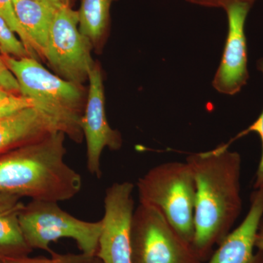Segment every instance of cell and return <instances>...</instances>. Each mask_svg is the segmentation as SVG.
Segmentation results:
<instances>
[{"label": "cell", "mask_w": 263, "mask_h": 263, "mask_svg": "<svg viewBox=\"0 0 263 263\" xmlns=\"http://www.w3.org/2000/svg\"><path fill=\"white\" fill-rule=\"evenodd\" d=\"M0 16L4 18L12 30L15 34H18L21 41L24 43V46L28 50L33 58L36 59L37 54L33 48L30 39L24 31L23 27L19 23L16 15H15L14 7H13V0H0Z\"/></svg>", "instance_id": "obj_17"}, {"label": "cell", "mask_w": 263, "mask_h": 263, "mask_svg": "<svg viewBox=\"0 0 263 263\" xmlns=\"http://www.w3.org/2000/svg\"><path fill=\"white\" fill-rule=\"evenodd\" d=\"M255 247L263 252V217L259 222L255 238Z\"/></svg>", "instance_id": "obj_24"}, {"label": "cell", "mask_w": 263, "mask_h": 263, "mask_svg": "<svg viewBox=\"0 0 263 263\" xmlns=\"http://www.w3.org/2000/svg\"><path fill=\"white\" fill-rule=\"evenodd\" d=\"M233 1L242 2V3H248V4L252 5L254 4V2H255L256 0H231L230 2Z\"/></svg>", "instance_id": "obj_27"}, {"label": "cell", "mask_w": 263, "mask_h": 263, "mask_svg": "<svg viewBox=\"0 0 263 263\" xmlns=\"http://www.w3.org/2000/svg\"><path fill=\"white\" fill-rule=\"evenodd\" d=\"M194 4L202 6L215 7V8H224L229 4L231 0H186Z\"/></svg>", "instance_id": "obj_22"}, {"label": "cell", "mask_w": 263, "mask_h": 263, "mask_svg": "<svg viewBox=\"0 0 263 263\" xmlns=\"http://www.w3.org/2000/svg\"><path fill=\"white\" fill-rule=\"evenodd\" d=\"M263 217V186L251 195L248 214L213 252L208 263H263V252H254L259 222Z\"/></svg>", "instance_id": "obj_11"}, {"label": "cell", "mask_w": 263, "mask_h": 263, "mask_svg": "<svg viewBox=\"0 0 263 263\" xmlns=\"http://www.w3.org/2000/svg\"><path fill=\"white\" fill-rule=\"evenodd\" d=\"M134 185L129 181L109 186L104 197V216L96 256L103 263H132V224Z\"/></svg>", "instance_id": "obj_8"}, {"label": "cell", "mask_w": 263, "mask_h": 263, "mask_svg": "<svg viewBox=\"0 0 263 263\" xmlns=\"http://www.w3.org/2000/svg\"><path fill=\"white\" fill-rule=\"evenodd\" d=\"M60 131L55 123L34 107L0 119V155Z\"/></svg>", "instance_id": "obj_12"}, {"label": "cell", "mask_w": 263, "mask_h": 263, "mask_svg": "<svg viewBox=\"0 0 263 263\" xmlns=\"http://www.w3.org/2000/svg\"><path fill=\"white\" fill-rule=\"evenodd\" d=\"M21 198L0 193V257H25L32 252L21 227L20 214L24 207Z\"/></svg>", "instance_id": "obj_13"}, {"label": "cell", "mask_w": 263, "mask_h": 263, "mask_svg": "<svg viewBox=\"0 0 263 263\" xmlns=\"http://www.w3.org/2000/svg\"><path fill=\"white\" fill-rule=\"evenodd\" d=\"M3 58L18 81L20 95L32 100L34 108L49 117L59 130L76 143L82 141L81 122L85 108L82 86L51 73L33 57Z\"/></svg>", "instance_id": "obj_3"}, {"label": "cell", "mask_w": 263, "mask_h": 263, "mask_svg": "<svg viewBox=\"0 0 263 263\" xmlns=\"http://www.w3.org/2000/svg\"><path fill=\"white\" fill-rule=\"evenodd\" d=\"M140 203L158 209L189 243L195 235L196 184L186 162L155 166L137 183Z\"/></svg>", "instance_id": "obj_4"}, {"label": "cell", "mask_w": 263, "mask_h": 263, "mask_svg": "<svg viewBox=\"0 0 263 263\" xmlns=\"http://www.w3.org/2000/svg\"><path fill=\"white\" fill-rule=\"evenodd\" d=\"M88 80L89 91L81 127L86 142V167L90 174L100 179L104 148L119 150L122 146V138L119 131L112 129L107 119L103 76L97 64L90 71Z\"/></svg>", "instance_id": "obj_9"}, {"label": "cell", "mask_w": 263, "mask_h": 263, "mask_svg": "<svg viewBox=\"0 0 263 263\" xmlns=\"http://www.w3.org/2000/svg\"><path fill=\"white\" fill-rule=\"evenodd\" d=\"M252 6L233 1L224 8L228 14V33L220 65L213 81L214 87L222 94H237L248 80L245 26Z\"/></svg>", "instance_id": "obj_10"}, {"label": "cell", "mask_w": 263, "mask_h": 263, "mask_svg": "<svg viewBox=\"0 0 263 263\" xmlns=\"http://www.w3.org/2000/svg\"><path fill=\"white\" fill-rule=\"evenodd\" d=\"M0 89L16 95L20 88L16 78L6 65L3 57L0 56Z\"/></svg>", "instance_id": "obj_21"}, {"label": "cell", "mask_w": 263, "mask_h": 263, "mask_svg": "<svg viewBox=\"0 0 263 263\" xmlns=\"http://www.w3.org/2000/svg\"><path fill=\"white\" fill-rule=\"evenodd\" d=\"M93 45L79 29V12L65 5L57 10L43 57L62 79L82 85L95 63Z\"/></svg>", "instance_id": "obj_7"}, {"label": "cell", "mask_w": 263, "mask_h": 263, "mask_svg": "<svg viewBox=\"0 0 263 263\" xmlns=\"http://www.w3.org/2000/svg\"><path fill=\"white\" fill-rule=\"evenodd\" d=\"M117 0H81L79 15L80 32L92 45L105 37L110 24V8Z\"/></svg>", "instance_id": "obj_15"}, {"label": "cell", "mask_w": 263, "mask_h": 263, "mask_svg": "<svg viewBox=\"0 0 263 263\" xmlns=\"http://www.w3.org/2000/svg\"><path fill=\"white\" fill-rule=\"evenodd\" d=\"M15 15L37 55L43 57L57 8L29 1L13 0Z\"/></svg>", "instance_id": "obj_14"}, {"label": "cell", "mask_w": 263, "mask_h": 263, "mask_svg": "<svg viewBox=\"0 0 263 263\" xmlns=\"http://www.w3.org/2000/svg\"><path fill=\"white\" fill-rule=\"evenodd\" d=\"M90 258L91 257H87L82 253L60 254L53 252L49 258L29 257L28 256L19 257H0V263H86Z\"/></svg>", "instance_id": "obj_18"}, {"label": "cell", "mask_w": 263, "mask_h": 263, "mask_svg": "<svg viewBox=\"0 0 263 263\" xmlns=\"http://www.w3.org/2000/svg\"><path fill=\"white\" fill-rule=\"evenodd\" d=\"M30 107H34L32 100L22 95H13L6 101L0 103V119Z\"/></svg>", "instance_id": "obj_20"}, {"label": "cell", "mask_w": 263, "mask_h": 263, "mask_svg": "<svg viewBox=\"0 0 263 263\" xmlns=\"http://www.w3.org/2000/svg\"><path fill=\"white\" fill-rule=\"evenodd\" d=\"M29 1L50 5V6L53 7L57 9H60L65 5H70V0H29Z\"/></svg>", "instance_id": "obj_23"}, {"label": "cell", "mask_w": 263, "mask_h": 263, "mask_svg": "<svg viewBox=\"0 0 263 263\" xmlns=\"http://www.w3.org/2000/svg\"><path fill=\"white\" fill-rule=\"evenodd\" d=\"M86 263H103L97 256L91 257Z\"/></svg>", "instance_id": "obj_26"}, {"label": "cell", "mask_w": 263, "mask_h": 263, "mask_svg": "<svg viewBox=\"0 0 263 263\" xmlns=\"http://www.w3.org/2000/svg\"><path fill=\"white\" fill-rule=\"evenodd\" d=\"M20 224L27 245L31 249H42L50 254V243L61 238L75 240L81 253L95 257L98 252L102 220L87 221L66 212L58 202L32 200L24 205Z\"/></svg>", "instance_id": "obj_5"}, {"label": "cell", "mask_w": 263, "mask_h": 263, "mask_svg": "<svg viewBox=\"0 0 263 263\" xmlns=\"http://www.w3.org/2000/svg\"><path fill=\"white\" fill-rule=\"evenodd\" d=\"M196 184L193 249L202 262L220 245L242 211L241 157L221 144L209 152L189 156Z\"/></svg>", "instance_id": "obj_1"}, {"label": "cell", "mask_w": 263, "mask_h": 263, "mask_svg": "<svg viewBox=\"0 0 263 263\" xmlns=\"http://www.w3.org/2000/svg\"><path fill=\"white\" fill-rule=\"evenodd\" d=\"M257 67H258L259 70L262 72L263 75V59L258 62ZM249 133H257L260 137L261 142H262V155H261L258 167H257V173H256V179L254 185V189L260 188L263 186V110L257 120L252 125L249 126L247 129L238 134L235 139L248 135Z\"/></svg>", "instance_id": "obj_19"}, {"label": "cell", "mask_w": 263, "mask_h": 263, "mask_svg": "<svg viewBox=\"0 0 263 263\" xmlns=\"http://www.w3.org/2000/svg\"><path fill=\"white\" fill-rule=\"evenodd\" d=\"M0 51L3 56L15 58L32 57L21 40L15 35L4 18L0 16Z\"/></svg>", "instance_id": "obj_16"}, {"label": "cell", "mask_w": 263, "mask_h": 263, "mask_svg": "<svg viewBox=\"0 0 263 263\" xmlns=\"http://www.w3.org/2000/svg\"><path fill=\"white\" fill-rule=\"evenodd\" d=\"M65 137L52 132L0 155V193L56 202L77 195L82 177L66 163Z\"/></svg>", "instance_id": "obj_2"}, {"label": "cell", "mask_w": 263, "mask_h": 263, "mask_svg": "<svg viewBox=\"0 0 263 263\" xmlns=\"http://www.w3.org/2000/svg\"><path fill=\"white\" fill-rule=\"evenodd\" d=\"M132 263H204L156 208L139 203L132 224Z\"/></svg>", "instance_id": "obj_6"}, {"label": "cell", "mask_w": 263, "mask_h": 263, "mask_svg": "<svg viewBox=\"0 0 263 263\" xmlns=\"http://www.w3.org/2000/svg\"><path fill=\"white\" fill-rule=\"evenodd\" d=\"M15 94L10 93L9 91H5L4 89H0V103H3V102L6 101L8 99L13 97Z\"/></svg>", "instance_id": "obj_25"}]
</instances>
